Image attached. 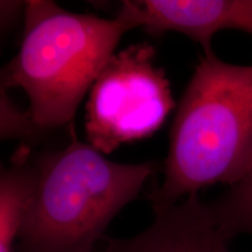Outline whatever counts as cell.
I'll return each instance as SVG.
<instances>
[{
    "label": "cell",
    "instance_id": "cell-1",
    "mask_svg": "<svg viewBox=\"0 0 252 252\" xmlns=\"http://www.w3.org/2000/svg\"><path fill=\"white\" fill-rule=\"evenodd\" d=\"M251 167L252 65L203 55L176 110L163 182L149 196L153 209L208 186L231 187Z\"/></svg>",
    "mask_w": 252,
    "mask_h": 252
},
{
    "label": "cell",
    "instance_id": "cell-2",
    "mask_svg": "<svg viewBox=\"0 0 252 252\" xmlns=\"http://www.w3.org/2000/svg\"><path fill=\"white\" fill-rule=\"evenodd\" d=\"M24 15L20 48L2 69L1 89L26 93L39 130L63 127L132 28L118 17L74 13L50 0L26 1Z\"/></svg>",
    "mask_w": 252,
    "mask_h": 252
},
{
    "label": "cell",
    "instance_id": "cell-3",
    "mask_svg": "<svg viewBox=\"0 0 252 252\" xmlns=\"http://www.w3.org/2000/svg\"><path fill=\"white\" fill-rule=\"evenodd\" d=\"M35 197L14 252H93L110 222L138 196L153 163L106 159L90 144L71 140L35 160Z\"/></svg>",
    "mask_w": 252,
    "mask_h": 252
},
{
    "label": "cell",
    "instance_id": "cell-4",
    "mask_svg": "<svg viewBox=\"0 0 252 252\" xmlns=\"http://www.w3.org/2000/svg\"><path fill=\"white\" fill-rule=\"evenodd\" d=\"M154 55L149 42L128 46L112 55L91 87L86 135L100 153L151 137L174 109L171 84Z\"/></svg>",
    "mask_w": 252,
    "mask_h": 252
},
{
    "label": "cell",
    "instance_id": "cell-5",
    "mask_svg": "<svg viewBox=\"0 0 252 252\" xmlns=\"http://www.w3.org/2000/svg\"><path fill=\"white\" fill-rule=\"evenodd\" d=\"M117 17L132 30L141 27L153 35L184 34L213 53V37L220 31L252 35V0H127Z\"/></svg>",
    "mask_w": 252,
    "mask_h": 252
},
{
    "label": "cell",
    "instance_id": "cell-6",
    "mask_svg": "<svg viewBox=\"0 0 252 252\" xmlns=\"http://www.w3.org/2000/svg\"><path fill=\"white\" fill-rule=\"evenodd\" d=\"M153 210L154 220L145 231L131 238H109L102 252H232L209 203L197 195Z\"/></svg>",
    "mask_w": 252,
    "mask_h": 252
},
{
    "label": "cell",
    "instance_id": "cell-7",
    "mask_svg": "<svg viewBox=\"0 0 252 252\" xmlns=\"http://www.w3.org/2000/svg\"><path fill=\"white\" fill-rule=\"evenodd\" d=\"M39 172L31 150L20 147L0 175V252H14L35 197Z\"/></svg>",
    "mask_w": 252,
    "mask_h": 252
},
{
    "label": "cell",
    "instance_id": "cell-8",
    "mask_svg": "<svg viewBox=\"0 0 252 252\" xmlns=\"http://www.w3.org/2000/svg\"><path fill=\"white\" fill-rule=\"evenodd\" d=\"M215 223L226 241L238 235L252 236V167L224 195L209 202Z\"/></svg>",
    "mask_w": 252,
    "mask_h": 252
},
{
    "label": "cell",
    "instance_id": "cell-9",
    "mask_svg": "<svg viewBox=\"0 0 252 252\" xmlns=\"http://www.w3.org/2000/svg\"><path fill=\"white\" fill-rule=\"evenodd\" d=\"M43 132L32 121L28 111H23L5 89L0 94V134L2 139H34Z\"/></svg>",
    "mask_w": 252,
    "mask_h": 252
},
{
    "label": "cell",
    "instance_id": "cell-10",
    "mask_svg": "<svg viewBox=\"0 0 252 252\" xmlns=\"http://www.w3.org/2000/svg\"><path fill=\"white\" fill-rule=\"evenodd\" d=\"M26 1H4L0 2V17H1V30L7 31L17 23L21 13H25Z\"/></svg>",
    "mask_w": 252,
    "mask_h": 252
}]
</instances>
